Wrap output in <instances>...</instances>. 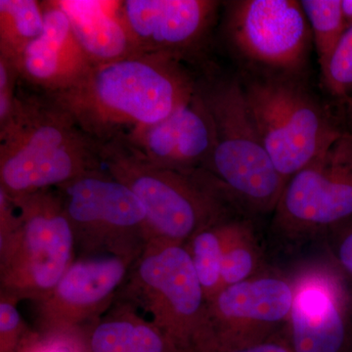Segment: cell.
I'll list each match as a JSON object with an SVG mask.
<instances>
[{"label":"cell","instance_id":"2","mask_svg":"<svg viewBox=\"0 0 352 352\" xmlns=\"http://www.w3.org/2000/svg\"><path fill=\"white\" fill-rule=\"evenodd\" d=\"M102 168L100 143L51 95L20 82L17 112L0 131V188L17 199Z\"/></svg>","mask_w":352,"mask_h":352},{"label":"cell","instance_id":"7","mask_svg":"<svg viewBox=\"0 0 352 352\" xmlns=\"http://www.w3.org/2000/svg\"><path fill=\"white\" fill-rule=\"evenodd\" d=\"M12 200L18 223L0 242V292L34 302L54 288L75 261V236L56 190Z\"/></svg>","mask_w":352,"mask_h":352},{"label":"cell","instance_id":"12","mask_svg":"<svg viewBox=\"0 0 352 352\" xmlns=\"http://www.w3.org/2000/svg\"><path fill=\"white\" fill-rule=\"evenodd\" d=\"M223 3L214 0H126L119 13L140 53L164 55L201 75Z\"/></svg>","mask_w":352,"mask_h":352},{"label":"cell","instance_id":"16","mask_svg":"<svg viewBox=\"0 0 352 352\" xmlns=\"http://www.w3.org/2000/svg\"><path fill=\"white\" fill-rule=\"evenodd\" d=\"M41 6L43 34L27 46L15 64L24 87L41 94H57L76 85L94 66L55 0L41 1Z\"/></svg>","mask_w":352,"mask_h":352},{"label":"cell","instance_id":"5","mask_svg":"<svg viewBox=\"0 0 352 352\" xmlns=\"http://www.w3.org/2000/svg\"><path fill=\"white\" fill-rule=\"evenodd\" d=\"M116 300L133 305L176 352L208 351V302L184 245L150 241Z\"/></svg>","mask_w":352,"mask_h":352},{"label":"cell","instance_id":"23","mask_svg":"<svg viewBox=\"0 0 352 352\" xmlns=\"http://www.w3.org/2000/svg\"><path fill=\"white\" fill-rule=\"evenodd\" d=\"M321 74L324 87L339 102L352 96V25L346 28Z\"/></svg>","mask_w":352,"mask_h":352},{"label":"cell","instance_id":"18","mask_svg":"<svg viewBox=\"0 0 352 352\" xmlns=\"http://www.w3.org/2000/svg\"><path fill=\"white\" fill-rule=\"evenodd\" d=\"M83 336L87 352H176L164 333L124 300H116Z\"/></svg>","mask_w":352,"mask_h":352},{"label":"cell","instance_id":"27","mask_svg":"<svg viewBox=\"0 0 352 352\" xmlns=\"http://www.w3.org/2000/svg\"><path fill=\"white\" fill-rule=\"evenodd\" d=\"M332 261L352 283V219L328 234Z\"/></svg>","mask_w":352,"mask_h":352},{"label":"cell","instance_id":"20","mask_svg":"<svg viewBox=\"0 0 352 352\" xmlns=\"http://www.w3.org/2000/svg\"><path fill=\"white\" fill-rule=\"evenodd\" d=\"M43 28L41 1L0 0V57L15 62Z\"/></svg>","mask_w":352,"mask_h":352},{"label":"cell","instance_id":"21","mask_svg":"<svg viewBox=\"0 0 352 352\" xmlns=\"http://www.w3.org/2000/svg\"><path fill=\"white\" fill-rule=\"evenodd\" d=\"M235 214H237L229 215L201 229L184 245L195 267L207 302L222 289V263L227 226L229 219Z\"/></svg>","mask_w":352,"mask_h":352},{"label":"cell","instance_id":"14","mask_svg":"<svg viewBox=\"0 0 352 352\" xmlns=\"http://www.w3.org/2000/svg\"><path fill=\"white\" fill-rule=\"evenodd\" d=\"M138 258L113 254L76 256L54 288L32 302L36 305L34 328L43 333L85 331L112 307Z\"/></svg>","mask_w":352,"mask_h":352},{"label":"cell","instance_id":"30","mask_svg":"<svg viewBox=\"0 0 352 352\" xmlns=\"http://www.w3.org/2000/svg\"><path fill=\"white\" fill-rule=\"evenodd\" d=\"M342 14L347 27L352 25V0H342Z\"/></svg>","mask_w":352,"mask_h":352},{"label":"cell","instance_id":"29","mask_svg":"<svg viewBox=\"0 0 352 352\" xmlns=\"http://www.w3.org/2000/svg\"><path fill=\"white\" fill-rule=\"evenodd\" d=\"M340 108H342V118H344L342 129L352 135V96L340 101Z\"/></svg>","mask_w":352,"mask_h":352},{"label":"cell","instance_id":"15","mask_svg":"<svg viewBox=\"0 0 352 352\" xmlns=\"http://www.w3.org/2000/svg\"><path fill=\"white\" fill-rule=\"evenodd\" d=\"M120 139L157 166L192 173L208 170L215 149L217 131L199 85L198 91L186 105L162 122L140 127Z\"/></svg>","mask_w":352,"mask_h":352},{"label":"cell","instance_id":"26","mask_svg":"<svg viewBox=\"0 0 352 352\" xmlns=\"http://www.w3.org/2000/svg\"><path fill=\"white\" fill-rule=\"evenodd\" d=\"M19 87L20 75L15 62L0 57V131L15 117Z\"/></svg>","mask_w":352,"mask_h":352},{"label":"cell","instance_id":"4","mask_svg":"<svg viewBox=\"0 0 352 352\" xmlns=\"http://www.w3.org/2000/svg\"><path fill=\"white\" fill-rule=\"evenodd\" d=\"M200 89L214 118L217 143L208 171L241 212H274L286 182L278 173L245 103L238 78H200Z\"/></svg>","mask_w":352,"mask_h":352},{"label":"cell","instance_id":"22","mask_svg":"<svg viewBox=\"0 0 352 352\" xmlns=\"http://www.w3.org/2000/svg\"><path fill=\"white\" fill-rule=\"evenodd\" d=\"M300 6L309 25L322 69L347 28L342 0H302Z\"/></svg>","mask_w":352,"mask_h":352},{"label":"cell","instance_id":"3","mask_svg":"<svg viewBox=\"0 0 352 352\" xmlns=\"http://www.w3.org/2000/svg\"><path fill=\"white\" fill-rule=\"evenodd\" d=\"M101 157L142 204L151 241L184 245L201 229L241 212L207 170L162 168L120 138L101 144Z\"/></svg>","mask_w":352,"mask_h":352},{"label":"cell","instance_id":"6","mask_svg":"<svg viewBox=\"0 0 352 352\" xmlns=\"http://www.w3.org/2000/svg\"><path fill=\"white\" fill-rule=\"evenodd\" d=\"M241 82L264 147L286 183L344 131L300 78L250 75Z\"/></svg>","mask_w":352,"mask_h":352},{"label":"cell","instance_id":"19","mask_svg":"<svg viewBox=\"0 0 352 352\" xmlns=\"http://www.w3.org/2000/svg\"><path fill=\"white\" fill-rule=\"evenodd\" d=\"M263 267V254L254 224L239 214L228 221L222 263V288L256 276Z\"/></svg>","mask_w":352,"mask_h":352},{"label":"cell","instance_id":"13","mask_svg":"<svg viewBox=\"0 0 352 352\" xmlns=\"http://www.w3.org/2000/svg\"><path fill=\"white\" fill-rule=\"evenodd\" d=\"M295 296L285 332L293 352H352V289L333 263L293 274Z\"/></svg>","mask_w":352,"mask_h":352},{"label":"cell","instance_id":"25","mask_svg":"<svg viewBox=\"0 0 352 352\" xmlns=\"http://www.w3.org/2000/svg\"><path fill=\"white\" fill-rule=\"evenodd\" d=\"M14 352H87L82 332L43 333L32 328Z\"/></svg>","mask_w":352,"mask_h":352},{"label":"cell","instance_id":"11","mask_svg":"<svg viewBox=\"0 0 352 352\" xmlns=\"http://www.w3.org/2000/svg\"><path fill=\"white\" fill-rule=\"evenodd\" d=\"M295 296L293 275L264 270L220 289L208 300L207 352L258 344L286 328Z\"/></svg>","mask_w":352,"mask_h":352},{"label":"cell","instance_id":"8","mask_svg":"<svg viewBox=\"0 0 352 352\" xmlns=\"http://www.w3.org/2000/svg\"><path fill=\"white\" fill-rule=\"evenodd\" d=\"M54 189L73 229L78 256L138 258L151 241L142 204L105 168Z\"/></svg>","mask_w":352,"mask_h":352},{"label":"cell","instance_id":"9","mask_svg":"<svg viewBox=\"0 0 352 352\" xmlns=\"http://www.w3.org/2000/svg\"><path fill=\"white\" fill-rule=\"evenodd\" d=\"M223 6L222 36L252 75L302 80L314 43L300 1L235 0Z\"/></svg>","mask_w":352,"mask_h":352},{"label":"cell","instance_id":"10","mask_svg":"<svg viewBox=\"0 0 352 352\" xmlns=\"http://www.w3.org/2000/svg\"><path fill=\"white\" fill-rule=\"evenodd\" d=\"M352 219V135L346 131L292 176L273 212L287 242L326 236Z\"/></svg>","mask_w":352,"mask_h":352},{"label":"cell","instance_id":"1","mask_svg":"<svg viewBox=\"0 0 352 352\" xmlns=\"http://www.w3.org/2000/svg\"><path fill=\"white\" fill-rule=\"evenodd\" d=\"M193 69L168 56L138 53L92 67L76 85L50 94L100 144L157 124L198 91Z\"/></svg>","mask_w":352,"mask_h":352},{"label":"cell","instance_id":"24","mask_svg":"<svg viewBox=\"0 0 352 352\" xmlns=\"http://www.w3.org/2000/svg\"><path fill=\"white\" fill-rule=\"evenodd\" d=\"M21 300L0 292V352H14L32 328L25 324L18 305Z\"/></svg>","mask_w":352,"mask_h":352},{"label":"cell","instance_id":"17","mask_svg":"<svg viewBox=\"0 0 352 352\" xmlns=\"http://www.w3.org/2000/svg\"><path fill=\"white\" fill-rule=\"evenodd\" d=\"M74 36L92 66L124 59L139 52L119 13V2L55 0Z\"/></svg>","mask_w":352,"mask_h":352},{"label":"cell","instance_id":"28","mask_svg":"<svg viewBox=\"0 0 352 352\" xmlns=\"http://www.w3.org/2000/svg\"><path fill=\"white\" fill-rule=\"evenodd\" d=\"M224 352H293V351L287 339L286 332L283 330L258 344Z\"/></svg>","mask_w":352,"mask_h":352}]
</instances>
